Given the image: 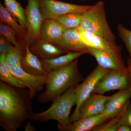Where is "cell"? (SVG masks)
<instances>
[{
    "label": "cell",
    "mask_w": 131,
    "mask_h": 131,
    "mask_svg": "<svg viewBox=\"0 0 131 131\" xmlns=\"http://www.w3.org/2000/svg\"><path fill=\"white\" fill-rule=\"evenodd\" d=\"M29 90L13 86L0 80V125L6 131H16L32 112Z\"/></svg>",
    "instance_id": "1"
},
{
    "label": "cell",
    "mask_w": 131,
    "mask_h": 131,
    "mask_svg": "<svg viewBox=\"0 0 131 131\" xmlns=\"http://www.w3.org/2000/svg\"><path fill=\"white\" fill-rule=\"evenodd\" d=\"M83 80L76 59L68 66L48 73L45 90L39 95L38 101L42 103L52 102Z\"/></svg>",
    "instance_id": "2"
},
{
    "label": "cell",
    "mask_w": 131,
    "mask_h": 131,
    "mask_svg": "<svg viewBox=\"0 0 131 131\" xmlns=\"http://www.w3.org/2000/svg\"><path fill=\"white\" fill-rule=\"evenodd\" d=\"M78 84L71 87L55 99L47 110L39 113H33L30 119L39 122L55 120L58 122V129L61 131L70 124V115L71 108L75 105L76 89Z\"/></svg>",
    "instance_id": "3"
},
{
    "label": "cell",
    "mask_w": 131,
    "mask_h": 131,
    "mask_svg": "<svg viewBox=\"0 0 131 131\" xmlns=\"http://www.w3.org/2000/svg\"><path fill=\"white\" fill-rule=\"evenodd\" d=\"M80 27L101 37L116 45L115 37L108 26L105 16L104 3L100 1L83 14Z\"/></svg>",
    "instance_id": "4"
},
{
    "label": "cell",
    "mask_w": 131,
    "mask_h": 131,
    "mask_svg": "<svg viewBox=\"0 0 131 131\" xmlns=\"http://www.w3.org/2000/svg\"><path fill=\"white\" fill-rule=\"evenodd\" d=\"M110 70L98 65L81 84L78 85L75 91L76 107L70 117V123L77 120L78 112L82 104L93 93L99 80Z\"/></svg>",
    "instance_id": "5"
},
{
    "label": "cell",
    "mask_w": 131,
    "mask_h": 131,
    "mask_svg": "<svg viewBox=\"0 0 131 131\" xmlns=\"http://www.w3.org/2000/svg\"><path fill=\"white\" fill-rule=\"evenodd\" d=\"M40 9L44 19H56L72 13H83L92 6L71 4L57 0H39Z\"/></svg>",
    "instance_id": "6"
},
{
    "label": "cell",
    "mask_w": 131,
    "mask_h": 131,
    "mask_svg": "<svg viewBox=\"0 0 131 131\" xmlns=\"http://www.w3.org/2000/svg\"><path fill=\"white\" fill-rule=\"evenodd\" d=\"M129 73L110 70L99 80L93 93L103 94L114 90H122L130 88Z\"/></svg>",
    "instance_id": "7"
},
{
    "label": "cell",
    "mask_w": 131,
    "mask_h": 131,
    "mask_svg": "<svg viewBox=\"0 0 131 131\" xmlns=\"http://www.w3.org/2000/svg\"><path fill=\"white\" fill-rule=\"evenodd\" d=\"M89 54L93 56L98 65L102 68L123 73H128L121 54L104 51L94 48L88 47Z\"/></svg>",
    "instance_id": "8"
},
{
    "label": "cell",
    "mask_w": 131,
    "mask_h": 131,
    "mask_svg": "<svg viewBox=\"0 0 131 131\" xmlns=\"http://www.w3.org/2000/svg\"><path fill=\"white\" fill-rule=\"evenodd\" d=\"M25 13L29 37L28 43L39 38L40 27L44 19L40 12L39 0H27Z\"/></svg>",
    "instance_id": "9"
},
{
    "label": "cell",
    "mask_w": 131,
    "mask_h": 131,
    "mask_svg": "<svg viewBox=\"0 0 131 131\" xmlns=\"http://www.w3.org/2000/svg\"><path fill=\"white\" fill-rule=\"evenodd\" d=\"M11 69L14 75L28 88L32 98L37 93L42 91L47 81V75H37L29 74L25 71L20 65L13 66Z\"/></svg>",
    "instance_id": "10"
},
{
    "label": "cell",
    "mask_w": 131,
    "mask_h": 131,
    "mask_svg": "<svg viewBox=\"0 0 131 131\" xmlns=\"http://www.w3.org/2000/svg\"><path fill=\"white\" fill-rule=\"evenodd\" d=\"M54 45L66 53L81 52L89 54L88 47L81 39L77 28L66 29L62 36Z\"/></svg>",
    "instance_id": "11"
},
{
    "label": "cell",
    "mask_w": 131,
    "mask_h": 131,
    "mask_svg": "<svg viewBox=\"0 0 131 131\" xmlns=\"http://www.w3.org/2000/svg\"><path fill=\"white\" fill-rule=\"evenodd\" d=\"M131 98V93L129 89L119 90L109 96L102 114L107 121L118 114Z\"/></svg>",
    "instance_id": "12"
},
{
    "label": "cell",
    "mask_w": 131,
    "mask_h": 131,
    "mask_svg": "<svg viewBox=\"0 0 131 131\" xmlns=\"http://www.w3.org/2000/svg\"><path fill=\"white\" fill-rule=\"evenodd\" d=\"M109 96L92 93L82 104L78 112V119L82 118L102 114Z\"/></svg>",
    "instance_id": "13"
},
{
    "label": "cell",
    "mask_w": 131,
    "mask_h": 131,
    "mask_svg": "<svg viewBox=\"0 0 131 131\" xmlns=\"http://www.w3.org/2000/svg\"><path fill=\"white\" fill-rule=\"evenodd\" d=\"M77 29L81 39L87 47L121 54L120 49L117 45L113 44L101 37L83 30L80 27Z\"/></svg>",
    "instance_id": "14"
},
{
    "label": "cell",
    "mask_w": 131,
    "mask_h": 131,
    "mask_svg": "<svg viewBox=\"0 0 131 131\" xmlns=\"http://www.w3.org/2000/svg\"><path fill=\"white\" fill-rule=\"evenodd\" d=\"M67 28L54 19H44L39 39L54 45L61 37Z\"/></svg>",
    "instance_id": "15"
},
{
    "label": "cell",
    "mask_w": 131,
    "mask_h": 131,
    "mask_svg": "<svg viewBox=\"0 0 131 131\" xmlns=\"http://www.w3.org/2000/svg\"><path fill=\"white\" fill-rule=\"evenodd\" d=\"M27 44L30 51L40 59H51L66 54L54 45L43 42L39 38Z\"/></svg>",
    "instance_id": "16"
},
{
    "label": "cell",
    "mask_w": 131,
    "mask_h": 131,
    "mask_svg": "<svg viewBox=\"0 0 131 131\" xmlns=\"http://www.w3.org/2000/svg\"><path fill=\"white\" fill-rule=\"evenodd\" d=\"M0 20L1 22L9 26L16 33L17 40L25 54L26 46L29 39L28 31L15 20L1 3H0Z\"/></svg>",
    "instance_id": "17"
},
{
    "label": "cell",
    "mask_w": 131,
    "mask_h": 131,
    "mask_svg": "<svg viewBox=\"0 0 131 131\" xmlns=\"http://www.w3.org/2000/svg\"><path fill=\"white\" fill-rule=\"evenodd\" d=\"M86 53L81 52H70L50 59H40L45 70L49 73L68 66Z\"/></svg>",
    "instance_id": "18"
},
{
    "label": "cell",
    "mask_w": 131,
    "mask_h": 131,
    "mask_svg": "<svg viewBox=\"0 0 131 131\" xmlns=\"http://www.w3.org/2000/svg\"><path fill=\"white\" fill-rule=\"evenodd\" d=\"M102 114L79 119L70 123L61 131H89L106 122Z\"/></svg>",
    "instance_id": "19"
},
{
    "label": "cell",
    "mask_w": 131,
    "mask_h": 131,
    "mask_svg": "<svg viewBox=\"0 0 131 131\" xmlns=\"http://www.w3.org/2000/svg\"><path fill=\"white\" fill-rule=\"evenodd\" d=\"M20 66L25 71L31 74L43 75L48 74L43 68L39 58L30 51L28 44L26 45L25 53Z\"/></svg>",
    "instance_id": "20"
},
{
    "label": "cell",
    "mask_w": 131,
    "mask_h": 131,
    "mask_svg": "<svg viewBox=\"0 0 131 131\" xmlns=\"http://www.w3.org/2000/svg\"><path fill=\"white\" fill-rule=\"evenodd\" d=\"M6 55L0 54V80L13 86L26 88V85L16 77L5 61Z\"/></svg>",
    "instance_id": "21"
},
{
    "label": "cell",
    "mask_w": 131,
    "mask_h": 131,
    "mask_svg": "<svg viewBox=\"0 0 131 131\" xmlns=\"http://www.w3.org/2000/svg\"><path fill=\"white\" fill-rule=\"evenodd\" d=\"M4 6L15 20L27 30V23L25 10L20 4L16 0H10L4 2Z\"/></svg>",
    "instance_id": "22"
},
{
    "label": "cell",
    "mask_w": 131,
    "mask_h": 131,
    "mask_svg": "<svg viewBox=\"0 0 131 131\" xmlns=\"http://www.w3.org/2000/svg\"><path fill=\"white\" fill-rule=\"evenodd\" d=\"M83 13H70L59 16L55 19L67 29L77 28L80 26Z\"/></svg>",
    "instance_id": "23"
},
{
    "label": "cell",
    "mask_w": 131,
    "mask_h": 131,
    "mask_svg": "<svg viewBox=\"0 0 131 131\" xmlns=\"http://www.w3.org/2000/svg\"><path fill=\"white\" fill-rule=\"evenodd\" d=\"M0 33L1 35H2L8 42L20 50L25 56V53L22 51L17 40L16 33L11 27L6 24L1 22Z\"/></svg>",
    "instance_id": "24"
},
{
    "label": "cell",
    "mask_w": 131,
    "mask_h": 131,
    "mask_svg": "<svg viewBox=\"0 0 131 131\" xmlns=\"http://www.w3.org/2000/svg\"><path fill=\"white\" fill-rule=\"evenodd\" d=\"M24 56L20 50L12 45L9 51L6 55L5 61L8 65L10 67L16 64L20 65Z\"/></svg>",
    "instance_id": "25"
},
{
    "label": "cell",
    "mask_w": 131,
    "mask_h": 131,
    "mask_svg": "<svg viewBox=\"0 0 131 131\" xmlns=\"http://www.w3.org/2000/svg\"><path fill=\"white\" fill-rule=\"evenodd\" d=\"M110 121L106 123L104 122L96 127L92 131H117L119 126V113L115 117L110 119Z\"/></svg>",
    "instance_id": "26"
},
{
    "label": "cell",
    "mask_w": 131,
    "mask_h": 131,
    "mask_svg": "<svg viewBox=\"0 0 131 131\" xmlns=\"http://www.w3.org/2000/svg\"><path fill=\"white\" fill-rule=\"evenodd\" d=\"M119 37L126 46L131 59V31L129 30L119 24L117 27Z\"/></svg>",
    "instance_id": "27"
},
{
    "label": "cell",
    "mask_w": 131,
    "mask_h": 131,
    "mask_svg": "<svg viewBox=\"0 0 131 131\" xmlns=\"http://www.w3.org/2000/svg\"><path fill=\"white\" fill-rule=\"evenodd\" d=\"M119 125L131 127V104L130 101L119 113Z\"/></svg>",
    "instance_id": "28"
},
{
    "label": "cell",
    "mask_w": 131,
    "mask_h": 131,
    "mask_svg": "<svg viewBox=\"0 0 131 131\" xmlns=\"http://www.w3.org/2000/svg\"><path fill=\"white\" fill-rule=\"evenodd\" d=\"M2 35H1L0 38V52L1 54L6 55L9 51L10 48L13 45H10Z\"/></svg>",
    "instance_id": "29"
},
{
    "label": "cell",
    "mask_w": 131,
    "mask_h": 131,
    "mask_svg": "<svg viewBox=\"0 0 131 131\" xmlns=\"http://www.w3.org/2000/svg\"><path fill=\"white\" fill-rule=\"evenodd\" d=\"M127 68L128 69L129 77H130V86L129 89L131 93V59H129L127 60Z\"/></svg>",
    "instance_id": "30"
},
{
    "label": "cell",
    "mask_w": 131,
    "mask_h": 131,
    "mask_svg": "<svg viewBox=\"0 0 131 131\" xmlns=\"http://www.w3.org/2000/svg\"><path fill=\"white\" fill-rule=\"evenodd\" d=\"M25 131H34L36 130V129L30 122H27L25 126Z\"/></svg>",
    "instance_id": "31"
},
{
    "label": "cell",
    "mask_w": 131,
    "mask_h": 131,
    "mask_svg": "<svg viewBox=\"0 0 131 131\" xmlns=\"http://www.w3.org/2000/svg\"><path fill=\"white\" fill-rule=\"evenodd\" d=\"M117 131H131V127L126 125H121L119 127Z\"/></svg>",
    "instance_id": "32"
},
{
    "label": "cell",
    "mask_w": 131,
    "mask_h": 131,
    "mask_svg": "<svg viewBox=\"0 0 131 131\" xmlns=\"http://www.w3.org/2000/svg\"><path fill=\"white\" fill-rule=\"evenodd\" d=\"M5 1V2H8L10 0H4Z\"/></svg>",
    "instance_id": "33"
}]
</instances>
